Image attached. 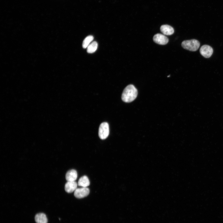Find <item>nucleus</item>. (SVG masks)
<instances>
[{
    "label": "nucleus",
    "mask_w": 223,
    "mask_h": 223,
    "mask_svg": "<svg viewBox=\"0 0 223 223\" xmlns=\"http://www.w3.org/2000/svg\"><path fill=\"white\" fill-rule=\"evenodd\" d=\"M77 177V171L74 169L68 171L66 174L65 177L68 181H75Z\"/></svg>",
    "instance_id": "8"
},
{
    "label": "nucleus",
    "mask_w": 223,
    "mask_h": 223,
    "mask_svg": "<svg viewBox=\"0 0 223 223\" xmlns=\"http://www.w3.org/2000/svg\"><path fill=\"white\" fill-rule=\"evenodd\" d=\"M170 76V75L168 76V77H169Z\"/></svg>",
    "instance_id": "14"
},
{
    "label": "nucleus",
    "mask_w": 223,
    "mask_h": 223,
    "mask_svg": "<svg viewBox=\"0 0 223 223\" xmlns=\"http://www.w3.org/2000/svg\"><path fill=\"white\" fill-rule=\"evenodd\" d=\"M90 184L89 180L88 177L86 176H84L80 178L78 182V186L82 187H87Z\"/></svg>",
    "instance_id": "10"
},
{
    "label": "nucleus",
    "mask_w": 223,
    "mask_h": 223,
    "mask_svg": "<svg viewBox=\"0 0 223 223\" xmlns=\"http://www.w3.org/2000/svg\"><path fill=\"white\" fill-rule=\"evenodd\" d=\"M161 31L164 35H170L174 33V30L171 26L168 25H163L160 28Z\"/></svg>",
    "instance_id": "9"
},
{
    "label": "nucleus",
    "mask_w": 223,
    "mask_h": 223,
    "mask_svg": "<svg viewBox=\"0 0 223 223\" xmlns=\"http://www.w3.org/2000/svg\"><path fill=\"white\" fill-rule=\"evenodd\" d=\"M109 133V126L106 122L102 123L100 125L98 130V136L102 139H106Z\"/></svg>",
    "instance_id": "3"
},
{
    "label": "nucleus",
    "mask_w": 223,
    "mask_h": 223,
    "mask_svg": "<svg viewBox=\"0 0 223 223\" xmlns=\"http://www.w3.org/2000/svg\"><path fill=\"white\" fill-rule=\"evenodd\" d=\"M94 37L90 35L86 37L82 43V46L84 48H86L89 44L92 42Z\"/></svg>",
    "instance_id": "13"
},
{
    "label": "nucleus",
    "mask_w": 223,
    "mask_h": 223,
    "mask_svg": "<svg viewBox=\"0 0 223 223\" xmlns=\"http://www.w3.org/2000/svg\"><path fill=\"white\" fill-rule=\"evenodd\" d=\"M35 220L37 223H47V219L45 214L39 213L35 216Z\"/></svg>",
    "instance_id": "11"
},
{
    "label": "nucleus",
    "mask_w": 223,
    "mask_h": 223,
    "mask_svg": "<svg viewBox=\"0 0 223 223\" xmlns=\"http://www.w3.org/2000/svg\"><path fill=\"white\" fill-rule=\"evenodd\" d=\"M138 90L133 85L127 86L124 89L121 96L122 100L125 102L130 103L137 97Z\"/></svg>",
    "instance_id": "1"
},
{
    "label": "nucleus",
    "mask_w": 223,
    "mask_h": 223,
    "mask_svg": "<svg viewBox=\"0 0 223 223\" xmlns=\"http://www.w3.org/2000/svg\"><path fill=\"white\" fill-rule=\"evenodd\" d=\"M181 46L186 50L191 51H195L199 48L200 43L195 39L185 40L182 42Z\"/></svg>",
    "instance_id": "2"
},
{
    "label": "nucleus",
    "mask_w": 223,
    "mask_h": 223,
    "mask_svg": "<svg viewBox=\"0 0 223 223\" xmlns=\"http://www.w3.org/2000/svg\"><path fill=\"white\" fill-rule=\"evenodd\" d=\"M90 190L87 187L77 188L74 191V195L78 198H82L87 196L89 194Z\"/></svg>",
    "instance_id": "4"
},
{
    "label": "nucleus",
    "mask_w": 223,
    "mask_h": 223,
    "mask_svg": "<svg viewBox=\"0 0 223 223\" xmlns=\"http://www.w3.org/2000/svg\"><path fill=\"white\" fill-rule=\"evenodd\" d=\"M98 43L97 42H92L87 48V51L89 53H92L95 52L98 47Z\"/></svg>",
    "instance_id": "12"
},
{
    "label": "nucleus",
    "mask_w": 223,
    "mask_h": 223,
    "mask_svg": "<svg viewBox=\"0 0 223 223\" xmlns=\"http://www.w3.org/2000/svg\"><path fill=\"white\" fill-rule=\"evenodd\" d=\"M201 54L206 58L211 57L213 53V50L211 47L208 45H204L200 50Z\"/></svg>",
    "instance_id": "6"
},
{
    "label": "nucleus",
    "mask_w": 223,
    "mask_h": 223,
    "mask_svg": "<svg viewBox=\"0 0 223 223\" xmlns=\"http://www.w3.org/2000/svg\"><path fill=\"white\" fill-rule=\"evenodd\" d=\"M153 40L156 43L161 45L167 44L168 42V38L164 35L157 33L153 37Z\"/></svg>",
    "instance_id": "5"
},
{
    "label": "nucleus",
    "mask_w": 223,
    "mask_h": 223,
    "mask_svg": "<svg viewBox=\"0 0 223 223\" xmlns=\"http://www.w3.org/2000/svg\"><path fill=\"white\" fill-rule=\"evenodd\" d=\"M77 186V183L75 181H68L65 184V190L67 192L71 193L75 190Z\"/></svg>",
    "instance_id": "7"
}]
</instances>
